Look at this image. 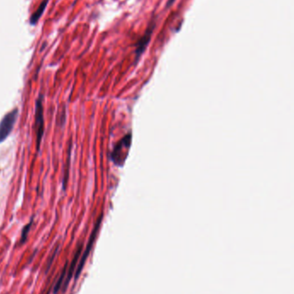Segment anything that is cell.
I'll list each match as a JSON object with an SVG mask.
<instances>
[{"label": "cell", "instance_id": "cell-1", "mask_svg": "<svg viewBox=\"0 0 294 294\" xmlns=\"http://www.w3.org/2000/svg\"><path fill=\"white\" fill-rule=\"evenodd\" d=\"M101 220H102V216L98 220L97 224H96V226L94 227V231L92 232L91 237H90V239L88 241V245H86V247L84 249V253L80 256V258L78 260V265H77V268H76V274L74 276V282H76L78 281V279L80 278V276L82 275V270L84 269L86 262L88 260L89 254L91 252L92 248L94 241H95V239H96V236H97L98 231V228L100 226Z\"/></svg>", "mask_w": 294, "mask_h": 294}, {"label": "cell", "instance_id": "cell-2", "mask_svg": "<svg viewBox=\"0 0 294 294\" xmlns=\"http://www.w3.org/2000/svg\"><path fill=\"white\" fill-rule=\"evenodd\" d=\"M42 96H39L36 103V148L39 150L41 146L42 139L44 133V104H42Z\"/></svg>", "mask_w": 294, "mask_h": 294}, {"label": "cell", "instance_id": "cell-3", "mask_svg": "<svg viewBox=\"0 0 294 294\" xmlns=\"http://www.w3.org/2000/svg\"><path fill=\"white\" fill-rule=\"evenodd\" d=\"M18 116V109L14 108L12 111L7 113L0 121V143L4 142L12 132Z\"/></svg>", "mask_w": 294, "mask_h": 294}, {"label": "cell", "instance_id": "cell-4", "mask_svg": "<svg viewBox=\"0 0 294 294\" xmlns=\"http://www.w3.org/2000/svg\"><path fill=\"white\" fill-rule=\"evenodd\" d=\"M130 143H132V134H128L124 139H121L115 146L112 153V158L116 165H122L124 164L126 158H127V153H128Z\"/></svg>", "mask_w": 294, "mask_h": 294}, {"label": "cell", "instance_id": "cell-5", "mask_svg": "<svg viewBox=\"0 0 294 294\" xmlns=\"http://www.w3.org/2000/svg\"><path fill=\"white\" fill-rule=\"evenodd\" d=\"M156 27V21L153 20L150 22V24L148 25L147 29L145 31L144 35L142 36L141 39L138 40V43L136 45V60H138L140 56L142 54L145 49L147 48L148 45L150 41L151 37H152V34H153L154 30Z\"/></svg>", "mask_w": 294, "mask_h": 294}, {"label": "cell", "instance_id": "cell-6", "mask_svg": "<svg viewBox=\"0 0 294 294\" xmlns=\"http://www.w3.org/2000/svg\"><path fill=\"white\" fill-rule=\"evenodd\" d=\"M82 245H78V247L77 248V251H76L74 257L72 258V260L70 263V265L68 267V270H66V279H65V282H63V291H66L68 288L69 283L71 279L72 278V276H74V271L76 270L77 265H78V260L82 256Z\"/></svg>", "mask_w": 294, "mask_h": 294}, {"label": "cell", "instance_id": "cell-7", "mask_svg": "<svg viewBox=\"0 0 294 294\" xmlns=\"http://www.w3.org/2000/svg\"><path fill=\"white\" fill-rule=\"evenodd\" d=\"M68 263L66 262L65 266L63 267V270L62 271V274L60 275L59 279L57 280L56 283V285L54 287L53 294H58L60 290L62 288L63 282H64V280L66 278V270H68Z\"/></svg>", "mask_w": 294, "mask_h": 294}, {"label": "cell", "instance_id": "cell-8", "mask_svg": "<svg viewBox=\"0 0 294 294\" xmlns=\"http://www.w3.org/2000/svg\"><path fill=\"white\" fill-rule=\"evenodd\" d=\"M48 0H44V2L41 3V5L40 7L38 8V10L34 13V15H32V23H36V22H38V19L41 17L42 14L44 11V9L46 8V5H47Z\"/></svg>", "mask_w": 294, "mask_h": 294}, {"label": "cell", "instance_id": "cell-9", "mask_svg": "<svg viewBox=\"0 0 294 294\" xmlns=\"http://www.w3.org/2000/svg\"><path fill=\"white\" fill-rule=\"evenodd\" d=\"M32 223H33V220H32V221H30L28 225H26V226L24 227V229H22V235H21V241H20L21 242V244H24L26 240H27L28 232H30V230L32 228Z\"/></svg>", "mask_w": 294, "mask_h": 294}, {"label": "cell", "instance_id": "cell-10", "mask_svg": "<svg viewBox=\"0 0 294 294\" xmlns=\"http://www.w3.org/2000/svg\"><path fill=\"white\" fill-rule=\"evenodd\" d=\"M57 251H58V247L56 249V251L54 252L53 255H52V257H51L50 261H48V263L47 265V270H46V272L48 271V270L50 269L51 265H52V263H53L54 259V257H56V255Z\"/></svg>", "mask_w": 294, "mask_h": 294}, {"label": "cell", "instance_id": "cell-11", "mask_svg": "<svg viewBox=\"0 0 294 294\" xmlns=\"http://www.w3.org/2000/svg\"><path fill=\"white\" fill-rule=\"evenodd\" d=\"M174 2H176V0H168V3H166V8H169V7L171 6L172 3H174Z\"/></svg>", "mask_w": 294, "mask_h": 294}, {"label": "cell", "instance_id": "cell-12", "mask_svg": "<svg viewBox=\"0 0 294 294\" xmlns=\"http://www.w3.org/2000/svg\"><path fill=\"white\" fill-rule=\"evenodd\" d=\"M47 294H50V290H48V292Z\"/></svg>", "mask_w": 294, "mask_h": 294}]
</instances>
